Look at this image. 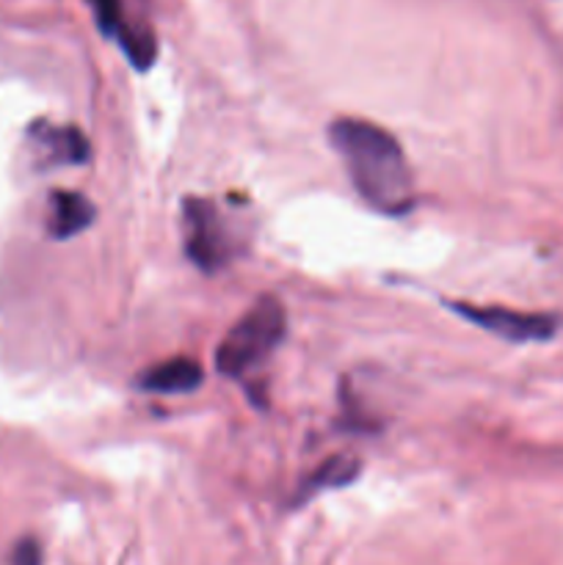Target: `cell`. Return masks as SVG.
Segmentation results:
<instances>
[{"instance_id":"obj_4","label":"cell","mask_w":563,"mask_h":565,"mask_svg":"<svg viewBox=\"0 0 563 565\" xmlns=\"http://www.w3.org/2000/svg\"><path fill=\"white\" fill-rule=\"evenodd\" d=\"M456 315H461L467 323L489 331L506 342H546L557 334V318L541 312H517L506 307H475V303H447Z\"/></svg>"},{"instance_id":"obj_9","label":"cell","mask_w":563,"mask_h":565,"mask_svg":"<svg viewBox=\"0 0 563 565\" xmlns=\"http://www.w3.org/2000/svg\"><path fill=\"white\" fill-rule=\"evenodd\" d=\"M116 39H119L121 50H125V55L130 58V64L136 66V70H149V66H152L158 44H155V33L149 31V28L125 25V31Z\"/></svg>"},{"instance_id":"obj_11","label":"cell","mask_w":563,"mask_h":565,"mask_svg":"<svg viewBox=\"0 0 563 565\" xmlns=\"http://www.w3.org/2000/svg\"><path fill=\"white\" fill-rule=\"evenodd\" d=\"M11 565H42V550L33 539L20 541L11 552Z\"/></svg>"},{"instance_id":"obj_7","label":"cell","mask_w":563,"mask_h":565,"mask_svg":"<svg viewBox=\"0 0 563 565\" xmlns=\"http://www.w3.org/2000/svg\"><path fill=\"white\" fill-rule=\"evenodd\" d=\"M97 207L92 199L75 191H53L50 193V218L47 232L55 241H70V237L81 235L83 230L94 224Z\"/></svg>"},{"instance_id":"obj_5","label":"cell","mask_w":563,"mask_h":565,"mask_svg":"<svg viewBox=\"0 0 563 565\" xmlns=\"http://www.w3.org/2000/svg\"><path fill=\"white\" fill-rule=\"evenodd\" d=\"M42 166H81L86 163L92 147L77 127L36 125L31 130Z\"/></svg>"},{"instance_id":"obj_8","label":"cell","mask_w":563,"mask_h":565,"mask_svg":"<svg viewBox=\"0 0 563 565\" xmlns=\"http://www.w3.org/2000/svg\"><path fill=\"white\" fill-rule=\"evenodd\" d=\"M359 463L357 456H331L329 461L320 463L301 486V497L309 500L312 494H320V491H331V489H342V486H351L357 480Z\"/></svg>"},{"instance_id":"obj_10","label":"cell","mask_w":563,"mask_h":565,"mask_svg":"<svg viewBox=\"0 0 563 565\" xmlns=\"http://www.w3.org/2000/svg\"><path fill=\"white\" fill-rule=\"evenodd\" d=\"M94 9V20H97L99 31L105 36H119L125 31V14H121V0H88Z\"/></svg>"},{"instance_id":"obj_1","label":"cell","mask_w":563,"mask_h":565,"mask_svg":"<svg viewBox=\"0 0 563 565\" xmlns=\"http://www.w3.org/2000/svg\"><path fill=\"white\" fill-rule=\"evenodd\" d=\"M329 141L370 210L395 218L414 207L412 166L392 132L364 119H337L329 127Z\"/></svg>"},{"instance_id":"obj_3","label":"cell","mask_w":563,"mask_h":565,"mask_svg":"<svg viewBox=\"0 0 563 565\" xmlns=\"http://www.w3.org/2000/svg\"><path fill=\"white\" fill-rule=\"evenodd\" d=\"M182 246L199 270L215 274L235 259L237 232L219 204L188 196L182 204Z\"/></svg>"},{"instance_id":"obj_2","label":"cell","mask_w":563,"mask_h":565,"mask_svg":"<svg viewBox=\"0 0 563 565\" xmlns=\"http://www.w3.org/2000/svg\"><path fill=\"white\" fill-rule=\"evenodd\" d=\"M287 331V312L276 298L265 296L226 331L215 348V370L224 379H246L279 348Z\"/></svg>"},{"instance_id":"obj_6","label":"cell","mask_w":563,"mask_h":565,"mask_svg":"<svg viewBox=\"0 0 563 565\" xmlns=\"http://www.w3.org/2000/svg\"><path fill=\"white\" fill-rule=\"evenodd\" d=\"M202 381V367L185 356L166 359L138 375V386L144 392H155V395H188V392H196Z\"/></svg>"}]
</instances>
